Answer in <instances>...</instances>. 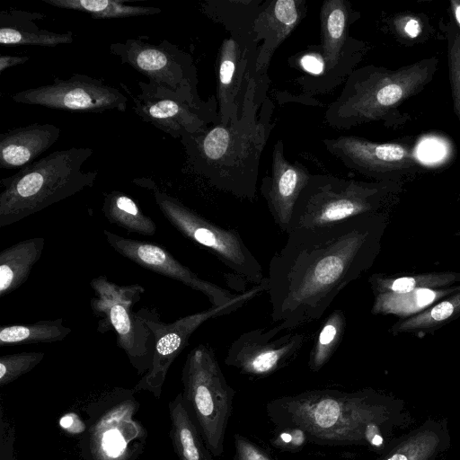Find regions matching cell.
Listing matches in <instances>:
<instances>
[{
  "instance_id": "obj_42",
  "label": "cell",
  "mask_w": 460,
  "mask_h": 460,
  "mask_svg": "<svg viewBox=\"0 0 460 460\" xmlns=\"http://www.w3.org/2000/svg\"><path fill=\"white\" fill-rule=\"evenodd\" d=\"M455 235H460V230L456 231V232L455 233Z\"/></svg>"
},
{
  "instance_id": "obj_34",
  "label": "cell",
  "mask_w": 460,
  "mask_h": 460,
  "mask_svg": "<svg viewBox=\"0 0 460 460\" xmlns=\"http://www.w3.org/2000/svg\"><path fill=\"white\" fill-rule=\"evenodd\" d=\"M45 357L44 352L25 351L0 357V386L4 387L31 371Z\"/></svg>"
},
{
  "instance_id": "obj_13",
  "label": "cell",
  "mask_w": 460,
  "mask_h": 460,
  "mask_svg": "<svg viewBox=\"0 0 460 460\" xmlns=\"http://www.w3.org/2000/svg\"><path fill=\"white\" fill-rule=\"evenodd\" d=\"M266 281L235 296L228 303L164 323L153 308L142 307L137 312L140 320L153 332L155 340L151 367L133 387L136 392L146 391L159 399L168 370L189 343L191 334L205 322L235 312L261 292Z\"/></svg>"
},
{
  "instance_id": "obj_22",
  "label": "cell",
  "mask_w": 460,
  "mask_h": 460,
  "mask_svg": "<svg viewBox=\"0 0 460 460\" xmlns=\"http://www.w3.org/2000/svg\"><path fill=\"white\" fill-rule=\"evenodd\" d=\"M60 128L50 123H34L0 135V167L16 169L36 161L60 136Z\"/></svg>"
},
{
  "instance_id": "obj_29",
  "label": "cell",
  "mask_w": 460,
  "mask_h": 460,
  "mask_svg": "<svg viewBox=\"0 0 460 460\" xmlns=\"http://www.w3.org/2000/svg\"><path fill=\"white\" fill-rule=\"evenodd\" d=\"M102 211L105 218L128 233L152 236L156 233L154 220L144 214L137 203L122 191L104 194Z\"/></svg>"
},
{
  "instance_id": "obj_26",
  "label": "cell",
  "mask_w": 460,
  "mask_h": 460,
  "mask_svg": "<svg viewBox=\"0 0 460 460\" xmlns=\"http://www.w3.org/2000/svg\"><path fill=\"white\" fill-rule=\"evenodd\" d=\"M460 291V284L438 288H419L406 293L374 295L371 314L405 319L416 315L445 297Z\"/></svg>"
},
{
  "instance_id": "obj_27",
  "label": "cell",
  "mask_w": 460,
  "mask_h": 460,
  "mask_svg": "<svg viewBox=\"0 0 460 460\" xmlns=\"http://www.w3.org/2000/svg\"><path fill=\"white\" fill-rule=\"evenodd\" d=\"M460 317V291L438 302L423 312L399 319L389 329L393 335L411 334L419 338L433 334L437 330Z\"/></svg>"
},
{
  "instance_id": "obj_38",
  "label": "cell",
  "mask_w": 460,
  "mask_h": 460,
  "mask_svg": "<svg viewBox=\"0 0 460 460\" xmlns=\"http://www.w3.org/2000/svg\"><path fill=\"white\" fill-rule=\"evenodd\" d=\"M234 445L233 460H275L267 449L241 434H234Z\"/></svg>"
},
{
  "instance_id": "obj_31",
  "label": "cell",
  "mask_w": 460,
  "mask_h": 460,
  "mask_svg": "<svg viewBox=\"0 0 460 460\" xmlns=\"http://www.w3.org/2000/svg\"><path fill=\"white\" fill-rule=\"evenodd\" d=\"M54 7L86 13L94 19L128 18L153 15L162 12L158 7L128 5V0H41Z\"/></svg>"
},
{
  "instance_id": "obj_15",
  "label": "cell",
  "mask_w": 460,
  "mask_h": 460,
  "mask_svg": "<svg viewBox=\"0 0 460 460\" xmlns=\"http://www.w3.org/2000/svg\"><path fill=\"white\" fill-rule=\"evenodd\" d=\"M322 142L346 168L376 181L403 184L426 172L409 137L375 142L358 136H340Z\"/></svg>"
},
{
  "instance_id": "obj_37",
  "label": "cell",
  "mask_w": 460,
  "mask_h": 460,
  "mask_svg": "<svg viewBox=\"0 0 460 460\" xmlns=\"http://www.w3.org/2000/svg\"><path fill=\"white\" fill-rule=\"evenodd\" d=\"M309 442L305 431L297 427H276L270 445L284 452L296 453Z\"/></svg>"
},
{
  "instance_id": "obj_35",
  "label": "cell",
  "mask_w": 460,
  "mask_h": 460,
  "mask_svg": "<svg viewBox=\"0 0 460 460\" xmlns=\"http://www.w3.org/2000/svg\"><path fill=\"white\" fill-rule=\"evenodd\" d=\"M387 23L392 33L402 43H417L428 36L424 18L416 13H397Z\"/></svg>"
},
{
  "instance_id": "obj_24",
  "label": "cell",
  "mask_w": 460,
  "mask_h": 460,
  "mask_svg": "<svg viewBox=\"0 0 460 460\" xmlns=\"http://www.w3.org/2000/svg\"><path fill=\"white\" fill-rule=\"evenodd\" d=\"M45 247L44 237L20 241L0 252V297L20 288L29 278Z\"/></svg>"
},
{
  "instance_id": "obj_2",
  "label": "cell",
  "mask_w": 460,
  "mask_h": 460,
  "mask_svg": "<svg viewBox=\"0 0 460 460\" xmlns=\"http://www.w3.org/2000/svg\"><path fill=\"white\" fill-rule=\"evenodd\" d=\"M255 95L252 79L238 122H219L180 140L195 173L214 188L251 201L257 193L261 157L275 126L272 101L267 97L259 108Z\"/></svg>"
},
{
  "instance_id": "obj_36",
  "label": "cell",
  "mask_w": 460,
  "mask_h": 460,
  "mask_svg": "<svg viewBox=\"0 0 460 460\" xmlns=\"http://www.w3.org/2000/svg\"><path fill=\"white\" fill-rule=\"evenodd\" d=\"M437 437L433 433H422L411 440L384 460H423L434 449Z\"/></svg>"
},
{
  "instance_id": "obj_30",
  "label": "cell",
  "mask_w": 460,
  "mask_h": 460,
  "mask_svg": "<svg viewBox=\"0 0 460 460\" xmlns=\"http://www.w3.org/2000/svg\"><path fill=\"white\" fill-rule=\"evenodd\" d=\"M71 331V328L63 324L62 318L3 325L0 329V346L61 341Z\"/></svg>"
},
{
  "instance_id": "obj_20",
  "label": "cell",
  "mask_w": 460,
  "mask_h": 460,
  "mask_svg": "<svg viewBox=\"0 0 460 460\" xmlns=\"http://www.w3.org/2000/svg\"><path fill=\"white\" fill-rule=\"evenodd\" d=\"M103 235L110 246L121 256L148 270L177 280L202 293L212 306L223 305L236 296L215 283L201 279L161 245L123 237L107 229L103 230Z\"/></svg>"
},
{
  "instance_id": "obj_9",
  "label": "cell",
  "mask_w": 460,
  "mask_h": 460,
  "mask_svg": "<svg viewBox=\"0 0 460 460\" xmlns=\"http://www.w3.org/2000/svg\"><path fill=\"white\" fill-rule=\"evenodd\" d=\"M181 383L184 403L206 446L214 456H222L235 391L209 346L199 344L189 352Z\"/></svg>"
},
{
  "instance_id": "obj_16",
  "label": "cell",
  "mask_w": 460,
  "mask_h": 460,
  "mask_svg": "<svg viewBox=\"0 0 460 460\" xmlns=\"http://www.w3.org/2000/svg\"><path fill=\"white\" fill-rule=\"evenodd\" d=\"M110 52L144 75L150 84L198 93L193 58L167 40L154 44L141 39H128L111 44Z\"/></svg>"
},
{
  "instance_id": "obj_41",
  "label": "cell",
  "mask_w": 460,
  "mask_h": 460,
  "mask_svg": "<svg viewBox=\"0 0 460 460\" xmlns=\"http://www.w3.org/2000/svg\"><path fill=\"white\" fill-rule=\"evenodd\" d=\"M450 14L460 30V0H450Z\"/></svg>"
},
{
  "instance_id": "obj_19",
  "label": "cell",
  "mask_w": 460,
  "mask_h": 460,
  "mask_svg": "<svg viewBox=\"0 0 460 460\" xmlns=\"http://www.w3.org/2000/svg\"><path fill=\"white\" fill-rule=\"evenodd\" d=\"M305 0H267L254 21L253 31L260 43L255 64V102L259 108L265 101L270 86L268 70L277 49L306 16Z\"/></svg>"
},
{
  "instance_id": "obj_32",
  "label": "cell",
  "mask_w": 460,
  "mask_h": 460,
  "mask_svg": "<svg viewBox=\"0 0 460 460\" xmlns=\"http://www.w3.org/2000/svg\"><path fill=\"white\" fill-rule=\"evenodd\" d=\"M345 328L343 311L335 309L327 316L309 353L308 367L312 371L321 370L330 360L341 342Z\"/></svg>"
},
{
  "instance_id": "obj_6",
  "label": "cell",
  "mask_w": 460,
  "mask_h": 460,
  "mask_svg": "<svg viewBox=\"0 0 460 460\" xmlns=\"http://www.w3.org/2000/svg\"><path fill=\"white\" fill-rule=\"evenodd\" d=\"M93 150L71 147L50 153L0 181V227L9 226L93 186L97 172L82 170Z\"/></svg>"
},
{
  "instance_id": "obj_5",
  "label": "cell",
  "mask_w": 460,
  "mask_h": 460,
  "mask_svg": "<svg viewBox=\"0 0 460 460\" xmlns=\"http://www.w3.org/2000/svg\"><path fill=\"white\" fill-rule=\"evenodd\" d=\"M262 0H208L199 10L224 26L229 36L223 40L216 61L217 101L219 122L233 124L242 117L245 97L252 81L260 43L253 31Z\"/></svg>"
},
{
  "instance_id": "obj_7",
  "label": "cell",
  "mask_w": 460,
  "mask_h": 460,
  "mask_svg": "<svg viewBox=\"0 0 460 460\" xmlns=\"http://www.w3.org/2000/svg\"><path fill=\"white\" fill-rule=\"evenodd\" d=\"M402 183L394 181H365L312 174L296 204L289 232L381 213V209L402 191Z\"/></svg>"
},
{
  "instance_id": "obj_1",
  "label": "cell",
  "mask_w": 460,
  "mask_h": 460,
  "mask_svg": "<svg viewBox=\"0 0 460 460\" xmlns=\"http://www.w3.org/2000/svg\"><path fill=\"white\" fill-rule=\"evenodd\" d=\"M386 226L381 212L289 232L266 278L272 321L285 332L320 319L373 266Z\"/></svg>"
},
{
  "instance_id": "obj_40",
  "label": "cell",
  "mask_w": 460,
  "mask_h": 460,
  "mask_svg": "<svg viewBox=\"0 0 460 460\" xmlns=\"http://www.w3.org/2000/svg\"><path fill=\"white\" fill-rule=\"evenodd\" d=\"M30 58L26 56H10L1 55L0 56V73H3L5 69L15 66L18 65H23L29 61Z\"/></svg>"
},
{
  "instance_id": "obj_8",
  "label": "cell",
  "mask_w": 460,
  "mask_h": 460,
  "mask_svg": "<svg viewBox=\"0 0 460 460\" xmlns=\"http://www.w3.org/2000/svg\"><path fill=\"white\" fill-rule=\"evenodd\" d=\"M134 388L115 387L91 402L79 447L84 460H137L147 432L135 418Z\"/></svg>"
},
{
  "instance_id": "obj_11",
  "label": "cell",
  "mask_w": 460,
  "mask_h": 460,
  "mask_svg": "<svg viewBox=\"0 0 460 460\" xmlns=\"http://www.w3.org/2000/svg\"><path fill=\"white\" fill-rule=\"evenodd\" d=\"M155 203L166 220L184 237L199 244L235 274L253 285L266 281L262 267L238 231L222 227L180 199L152 187Z\"/></svg>"
},
{
  "instance_id": "obj_25",
  "label": "cell",
  "mask_w": 460,
  "mask_h": 460,
  "mask_svg": "<svg viewBox=\"0 0 460 460\" xmlns=\"http://www.w3.org/2000/svg\"><path fill=\"white\" fill-rule=\"evenodd\" d=\"M168 407L170 438L179 460H215L184 403L182 394H178Z\"/></svg>"
},
{
  "instance_id": "obj_17",
  "label": "cell",
  "mask_w": 460,
  "mask_h": 460,
  "mask_svg": "<svg viewBox=\"0 0 460 460\" xmlns=\"http://www.w3.org/2000/svg\"><path fill=\"white\" fill-rule=\"evenodd\" d=\"M12 99L17 103L86 113L125 111L128 102L117 88L81 74H74L67 79L55 78L50 84L16 93Z\"/></svg>"
},
{
  "instance_id": "obj_23",
  "label": "cell",
  "mask_w": 460,
  "mask_h": 460,
  "mask_svg": "<svg viewBox=\"0 0 460 460\" xmlns=\"http://www.w3.org/2000/svg\"><path fill=\"white\" fill-rule=\"evenodd\" d=\"M45 16L42 13L16 9L1 11L0 44L3 46L56 47L74 41L75 35L72 31L58 33L40 28L35 22Z\"/></svg>"
},
{
  "instance_id": "obj_43",
  "label": "cell",
  "mask_w": 460,
  "mask_h": 460,
  "mask_svg": "<svg viewBox=\"0 0 460 460\" xmlns=\"http://www.w3.org/2000/svg\"><path fill=\"white\" fill-rule=\"evenodd\" d=\"M460 199V198H459Z\"/></svg>"
},
{
  "instance_id": "obj_12",
  "label": "cell",
  "mask_w": 460,
  "mask_h": 460,
  "mask_svg": "<svg viewBox=\"0 0 460 460\" xmlns=\"http://www.w3.org/2000/svg\"><path fill=\"white\" fill-rule=\"evenodd\" d=\"M360 18L348 0H325L320 10V49L324 68L318 77L296 79L302 94L312 98L325 94L346 81L368 50L366 42L349 35L352 23Z\"/></svg>"
},
{
  "instance_id": "obj_10",
  "label": "cell",
  "mask_w": 460,
  "mask_h": 460,
  "mask_svg": "<svg viewBox=\"0 0 460 460\" xmlns=\"http://www.w3.org/2000/svg\"><path fill=\"white\" fill-rule=\"evenodd\" d=\"M93 296L90 302L101 333L113 331L116 343L127 355L138 375L151 367L155 340L153 332L134 312L145 288L138 284L119 285L101 275L90 282Z\"/></svg>"
},
{
  "instance_id": "obj_14",
  "label": "cell",
  "mask_w": 460,
  "mask_h": 460,
  "mask_svg": "<svg viewBox=\"0 0 460 460\" xmlns=\"http://www.w3.org/2000/svg\"><path fill=\"white\" fill-rule=\"evenodd\" d=\"M133 110L143 121L180 140L198 135L219 123L216 96L203 101L199 93L172 91L150 83H138Z\"/></svg>"
},
{
  "instance_id": "obj_39",
  "label": "cell",
  "mask_w": 460,
  "mask_h": 460,
  "mask_svg": "<svg viewBox=\"0 0 460 460\" xmlns=\"http://www.w3.org/2000/svg\"><path fill=\"white\" fill-rule=\"evenodd\" d=\"M15 427L4 415L3 408L0 413V460H16L15 450Z\"/></svg>"
},
{
  "instance_id": "obj_21",
  "label": "cell",
  "mask_w": 460,
  "mask_h": 460,
  "mask_svg": "<svg viewBox=\"0 0 460 460\" xmlns=\"http://www.w3.org/2000/svg\"><path fill=\"white\" fill-rule=\"evenodd\" d=\"M271 158V173L262 178L261 192L274 222L288 234L296 204L312 173L304 164L288 161L282 139L274 144Z\"/></svg>"
},
{
  "instance_id": "obj_18",
  "label": "cell",
  "mask_w": 460,
  "mask_h": 460,
  "mask_svg": "<svg viewBox=\"0 0 460 460\" xmlns=\"http://www.w3.org/2000/svg\"><path fill=\"white\" fill-rule=\"evenodd\" d=\"M281 332L277 324L242 333L230 345L225 363L253 377L272 375L297 356L306 340L302 332Z\"/></svg>"
},
{
  "instance_id": "obj_33",
  "label": "cell",
  "mask_w": 460,
  "mask_h": 460,
  "mask_svg": "<svg viewBox=\"0 0 460 460\" xmlns=\"http://www.w3.org/2000/svg\"><path fill=\"white\" fill-rule=\"evenodd\" d=\"M447 40L448 74L453 110L460 126V30L450 13L447 22H440Z\"/></svg>"
},
{
  "instance_id": "obj_3",
  "label": "cell",
  "mask_w": 460,
  "mask_h": 460,
  "mask_svg": "<svg viewBox=\"0 0 460 460\" xmlns=\"http://www.w3.org/2000/svg\"><path fill=\"white\" fill-rule=\"evenodd\" d=\"M438 66V58L429 57L397 69L375 65L356 68L327 107L324 120L338 130L371 122L397 129L411 119L399 107L433 80Z\"/></svg>"
},
{
  "instance_id": "obj_4",
  "label": "cell",
  "mask_w": 460,
  "mask_h": 460,
  "mask_svg": "<svg viewBox=\"0 0 460 460\" xmlns=\"http://www.w3.org/2000/svg\"><path fill=\"white\" fill-rule=\"evenodd\" d=\"M378 406L364 392L314 389L267 402L266 412L276 427H297L309 442L328 447L359 444L376 421Z\"/></svg>"
},
{
  "instance_id": "obj_28",
  "label": "cell",
  "mask_w": 460,
  "mask_h": 460,
  "mask_svg": "<svg viewBox=\"0 0 460 460\" xmlns=\"http://www.w3.org/2000/svg\"><path fill=\"white\" fill-rule=\"evenodd\" d=\"M460 282V272L435 271L415 274L374 273L368 278L373 295L406 293L419 288H447Z\"/></svg>"
}]
</instances>
